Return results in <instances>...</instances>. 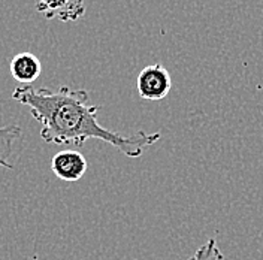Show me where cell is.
<instances>
[{
    "mask_svg": "<svg viewBox=\"0 0 263 260\" xmlns=\"http://www.w3.org/2000/svg\"><path fill=\"white\" fill-rule=\"evenodd\" d=\"M23 136V130L16 124H9L0 127V168L14 169V163L11 162L14 156V145Z\"/></svg>",
    "mask_w": 263,
    "mask_h": 260,
    "instance_id": "8992f818",
    "label": "cell"
},
{
    "mask_svg": "<svg viewBox=\"0 0 263 260\" xmlns=\"http://www.w3.org/2000/svg\"><path fill=\"white\" fill-rule=\"evenodd\" d=\"M187 260H224V254L218 248L217 239L210 238L206 244L200 245L196 250V253Z\"/></svg>",
    "mask_w": 263,
    "mask_h": 260,
    "instance_id": "52a82bcc",
    "label": "cell"
},
{
    "mask_svg": "<svg viewBox=\"0 0 263 260\" xmlns=\"http://www.w3.org/2000/svg\"><path fill=\"white\" fill-rule=\"evenodd\" d=\"M85 0H37L36 9L47 20L77 21L85 14Z\"/></svg>",
    "mask_w": 263,
    "mask_h": 260,
    "instance_id": "277c9868",
    "label": "cell"
},
{
    "mask_svg": "<svg viewBox=\"0 0 263 260\" xmlns=\"http://www.w3.org/2000/svg\"><path fill=\"white\" fill-rule=\"evenodd\" d=\"M136 87L144 100H163L172 88V78L167 69L162 65H148L136 80Z\"/></svg>",
    "mask_w": 263,
    "mask_h": 260,
    "instance_id": "7a4b0ae2",
    "label": "cell"
},
{
    "mask_svg": "<svg viewBox=\"0 0 263 260\" xmlns=\"http://www.w3.org/2000/svg\"><path fill=\"white\" fill-rule=\"evenodd\" d=\"M54 175L66 182H77L87 172V160L77 150H62L51 160Z\"/></svg>",
    "mask_w": 263,
    "mask_h": 260,
    "instance_id": "3957f363",
    "label": "cell"
},
{
    "mask_svg": "<svg viewBox=\"0 0 263 260\" xmlns=\"http://www.w3.org/2000/svg\"><path fill=\"white\" fill-rule=\"evenodd\" d=\"M9 70L15 81L32 84L41 77L42 63L32 52H20L11 60Z\"/></svg>",
    "mask_w": 263,
    "mask_h": 260,
    "instance_id": "5b68a950",
    "label": "cell"
},
{
    "mask_svg": "<svg viewBox=\"0 0 263 260\" xmlns=\"http://www.w3.org/2000/svg\"><path fill=\"white\" fill-rule=\"evenodd\" d=\"M12 98L29 106L32 117L42 126L41 138L47 144L82 146L88 139H99L117 148L129 159H138L148 146L160 139V133L144 130L130 136L105 129L98 121L99 106L90 105V95L82 88L62 85L57 90L21 85Z\"/></svg>",
    "mask_w": 263,
    "mask_h": 260,
    "instance_id": "6da1fadb",
    "label": "cell"
}]
</instances>
